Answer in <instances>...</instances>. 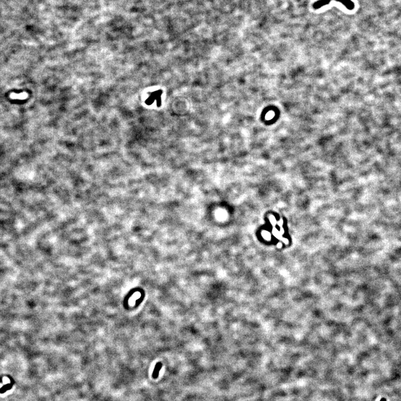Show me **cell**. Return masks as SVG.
Segmentation results:
<instances>
[{"mask_svg": "<svg viewBox=\"0 0 401 401\" xmlns=\"http://www.w3.org/2000/svg\"><path fill=\"white\" fill-rule=\"evenodd\" d=\"M161 367H162V364L160 363H158L157 364V366H155V371H154L153 373V378H157L158 376L159 371L160 370Z\"/></svg>", "mask_w": 401, "mask_h": 401, "instance_id": "3957f363", "label": "cell"}, {"mask_svg": "<svg viewBox=\"0 0 401 401\" xmlns=\"http://www.w3.org/2000/svg\"><path fill=\"white\" fill-rule=\"evenodd\" d=\"M331 0H322V1H319L316 3H314L313 8L315 9H318L319 8L322 7L324 5H327L329 3H330ZM337 1H339L340 3H342L345 6L346 8H348L349 10H353L354 8V3L350 1V0H335Z\"/></svg>", "mask_w": 401, "mask_h": 401, "instance_id": "6da1fadb", "label": "cell"}, {"mask_svg": "<svg viewBox=\"0 0 401 401\" xmlns=\"http://www.w3.org/2000/svg\"><path fill=\"white\" fill-rule=\"evenodd\" d=\"M27 97H28V94H26V93H20V94L12 93L10 95V97L12 99H19V100H23V99H25Z\"/></svg>", "mask_w": 401, "mask_h": 401, "instance_id": "7a4b0ae2", "label": "cell"}]
</instances>
